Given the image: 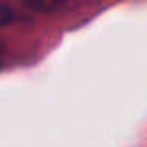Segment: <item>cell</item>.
<instances>
[{
    "instance_id": "1",
    "label": "cell",
    "mask_w": 147,
    "mask_h": 147,
    "mask_svg": "<svg viewBox=\"0 0 147 147\" xmlns=\"http://www.w3.org/2000/svg\"><path fill=\"white\" fill-rule=\"evenodd\" d=\"M67 0H26V3L36 11H54Z\"/></svg>"
},
{
    "instance_id": "2",
    "label": "cell",
    "mask_w": 147,
    "mask_h": 147,
    "mask_svg": "<svg viewBox=\"0 0 147 147\" xmlns=\"http://www.w3.org/2000/svg\"><path fill=\"white\" fill-rule=\"evenodd\" d=\"M14 19V11L10 5L0 3V27L8 26L10 22H13Z\"/></svg>"
}]
</instances>
